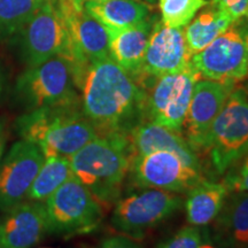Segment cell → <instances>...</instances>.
I'll list each match as a JSON object with an SVG mask.
<instances>
[{"mask_svg": "<svg viewBox=\"0 0 248 248\" xmlns=\"http://www.w3.org/2000/svg\"><path fill=\"white\" fill-rule=\"evenodd\" d=\"M21 30L23 57L29 68L38 66L55 55L74 61V46L58 0H44Z\"/></svg>", "mask_w": 248, "mask_h": 248, "instance_id": "5b68a950", "label": "cell"}, {"mask_svg": "<svg viewBox=\"0 0 248 248\" xmlns=\"http://www.w3.org/2000/svg\"><path fill=\"white\" fill-rule=\"evenodd\" d=\"M133 156L123 133L100 135L70 157L74 176L91 192L100 206L120 199Z\"/></svg>", "mask_w": 248, "mask_h": 248, "instance_id": "7a4b0ae2", "label": "cell"}, {"mask_svg": "<svg viewBox=\"0 0 248 248\" xmlns=\"http://www.w3.org/2000/svg\"><path fill=\"white\" fill-rule=\"evenodd\" d=\"M0 248H1V243H0Z\"/></svg>", "mask_w": 248, "mask_h": 248, "instance_id": "e575fe53", "label": "cell"}, {"mask_svg": "<svg viewBox=\"0 0 248 248\" xmlns=\"http://www.w3.org/2000/svg\"><path fill=\"white\" fill-rule=\"evenodd\" d=\"M5 144H6V136H5V129L2 123H0V159H1L2 152L5 150Z\"/></svg>", "mask_w": 248, "mask_h": 248, "instance_id": "f546056e", "label": "cell"}, {"mask_svg": "<svg viewBox=\"0 0 248 248\" xmlns=\"http://www.w3.org/2000/svg\"><path fill=\"white\" fill-rule=\"evenodd\" d=\"M224 183L229 191L248 192V154L228 170Z\"/></svg>", "mask_w": 248, "mask_h": 248, "instance_id": "4316f807", "label": "cell"}, {"mask_svg": "<svg viewBox=\"0 0 248 248\" xmlns=\"http://www.w3.org/2000/svg\"><path fill=\"white\" fill-rule=\"evenodd\" d=\"M132 181L141 188H156L172 193H186L203 179L202 171L183 162L166 151L133 155L130 162Z\"/></svg>", "mask_w": 248, "mask_h": 248, "instance_id": "8fae6325", "label": "cell"}, {"mask_svg": "<svg viewBox=\"0 0 248 248\" xmlns=\"http://www.w3.org/2000/svg\"><path fill=\"white\" fill-rule=\"evenodd\" d=\"M210 4L224 11L234 24L248 20V0H210Z\"/></svg>", "mask_w": 248, "mask_h": 248, "instance_id": "83f0119b", "label": "cell"}, {"mask_svg": "<svg viewBox=\"0 0 248 248\" xmlns=\"http://www.w3.org/2000/svg\"><path fill=\"white\" fill-rule=\"evenodd\" d=\"M153 24L151 18L123 29H106L111 60L133 79L139 75Z\"/></svg>", "mask_w": 248, "mask_h": 248, "instance_id": "ac0fdd59", "label": "cell"}, {"mask_svg": "<svg viewBox=\"0 0 248 248\" xmlns=\"http://www.w3.org/2000/svg\"><path fill=\"white\" fill-rule=\"evenodd\" d=\"M43 2L44 0H0V37L22 29Z\"/></svg>", "mask_w": 248, "mask_h": 248, "instance_id": "cb8c5ba5", "label": "cell"}, {"mask_svg": "<svg viewBox=\"0 0 248 248\" xmlns=\"http://www.w3.org/2000/svg\"><path fill=\"white\" fill-rule=\"evenodd\" d=\"M244 28V37H245V43H246V48H247V54H248V24H244L241 22Z\"/></svg>", "mask_w": 248, "mask_h": 248, "instance_id": "1f68e13d", "label": "cell"}, {"mask_svg": "<svg viewBox=\"0 0 248 248\" xmlns=\"http://www.w3.org/2000/svg\"><path fill=\"white\" fill-rule=\"evenodd\" d=\"M100 248H141L140 245L123 235H114L106 238L100 245Z\"/></svg>", "mask_w": 248, "mask_h": 248, "instance_id": "f1b7e54d", "label": "cell"}, {"mask_svg": "<svg viewBox=\"0 0 248 248\" xmlns=\"http://www.w3.org/2000/svg\"><path fill=\"white\" fill-rule=\"evenodd\" d=\"M190 64L191 54L184 30L156 21L152 28L141 70L135 80H139L142 86L151 79L187 69Z\"/></svg>", "mask_w": 248, "mask_h": 248, "instance_id": "7c38bea8", "label": "cell"}, {"mask_svg": "<svg viewBox=\"0 0 248 248\" xmlns=\"http://www.w3.org/2000/svg\"><path fill=\"white\" fill-rule=\"evenodd\" d=\"M233 24L232 18L224 11L210 4L209 8L203 9L185 27L184 36L191 58L207 47Z\"/></svg>", "mask_w": 248, "mask_h": 248, "instance_id": "7402d4cb", "label": "cell"}, {"mask_svg": "<svg viewBox=\"0 0 248 248\" xmlns=\"http://www.w3.org/2000/svg\"><path fill=\"white\" fill-rule=\"evenodd\" d=\"M48 233L74 234L94 229L101 206L75 176L63 183L46 200Z\"/></svg>", "mask_w": 248, "mask_h": 248, "instance_id": "52a82bcc", "label": "cell"}, {"mask_svg": "<svg viewBox=\"0 0 248 248\" xmlns=\"http://www.w3.org/2000/svg\"><path fill=\"white\" fill-rule=\"evenodd\" d=\"M75 0H58L59 6H69V5H75L74 4Z\"/></svg>", "mask_w": 248, "mask_h": 248, "instance_id": "d6a6232c", "label": "cell"}, {"mask_svg": "<svg viewBox=\"0 0 248 248\" xmlns=\"http://www.w3.org/2000/svg\"><path fill=\"white\" fill-rule=\"evenodd\" d=\"M16 94L28 110L79 105L73 66L62 55L24 71L17 79Z\"/></svg>", "mask_w": 248, "mask_h": 248, "instance_id": "3957f363", "label": "cell"}, {"mask_svg": "<svg viewBox=\"0 0 248 248\" xmlns=\"http://www.w3.org/2000/svg\"><path fill=\"white\" fill-rule=\"evenodd\" d=\"M200 79L192 66L153 80L146 94V119L164 128L182 132L194 84Z\"/></svg>", "mask_w": 248, "mask_h": 248, "instance_id": "30bf717a", "label": "cell"}, {"mask_svg": "<svg viewBox=\"0 0 248 248\" xmlns=\"http://www.w3.org/2000/svg\"><path fill=\"white\" fill-rule=\"evenodd\" d=\"M74 176L70 159L60 156L45 157L44 163L31 185L27 198L31 201H46L60 186Z\"/></svg>", "mask_w": 248, "mask_h": 248, "instance_id": "603a6c76", "label": "cell"}, {"mask_svg": "<svg viewBox=\"0 0 248 248\" xmlns=\"http://www.w3.org/2000/svg\"><path fill=\"white\" fill-rule=\"evenodd\" d=\"M207 152L217 175H224L248 154V94L233 89L216 117Z\"/></svg>", "mask_w": 248, "mask_h": 248, "instance_id": "277c9868", "label": "cell"}, {"mask_svg": "<svg viewBox=\"0 0 248 248\" xmlns=\"http://www.w3.org/2000/svg\"><path fill=\"white\" fill-rule=\"evenodd\" d=\"M59 5V4H58ZM69 31L75 57L73 69H79L89 62L110 58L106 28L91 16L84 7L76 5L59 6Z\"/></svg>", "mask_w": 248, "mask_h": 248, "instance_id": "9a60e30c", "label": "cell"}, {"mask_svg": "<svg viewBox=\"0 0 248 248\" xmlns=\"http://www.w3.org/2000/svg\"><path fill=\"white\" fill-rule=\"evenodd\" d=\"M191 66L200 78L233 84L246 78L248 54L243 24H233L202 51L192 55Z\"/></svg>", "mask_w": 248, "mask_h": 248, "instance_id": "9c48e42d", "label": "cell"}, {"mask_svg": "<svg viewBox=\"0 0 248 248\" xmlns=\"http://www.w3.org/2000/svg\"><path fill=\"white\" fill-rule=\"evenodd\" d=\"M82 111L100 135L129 136L146 119V92L111 58L89 62L74 74Z\"/></svg>", "mask_w": 248, "mask_h": 248, "instance_id": "6da1fadb", "label": "cell"}, {"mask_svg": "<svg viewBox=\"0 0 248 248\" xmlns=\"http://www.w3.org/2000/svg\"><path fill=\"white\" fill-rule=\"evenodd\" d=\"M216 240L221 246L248 248V192L232 191L216 218Z\"/></svg>", "mask_w": 248, "mask_h": 248, "instance_id": "d6986e66", "label": "cell"}, {"mask_svg": "<svg viewBox=\"0 0 248 248\" xmlns=\"http://www.w3.org/2000/svg\"><path fill=\"white\" fill-rule=\"evenodd\" d=\"M128 137L133 155L166 151L175 154L192 168L201 170L197 151L187 139L183 137L182 132L167 129L151 121H144L129 133Z\"/></svg>", "mask_w": 248, "mask_h": 248, "instance_id": "e0dca14e", "label": "cell"}, {"mask_svg": "<svg viewBox=\"0 0 248 248\" xmlns=\"http://www.w3.org/2000/svg\"><path fill=\"white\" fill-rule=\"evenodd\" d=\"M229 193L224 182H210L203 178L187 192L185 209L188 223L198 228L209 225L219 215Z\"/></svg>", "mask_w": 248, "mask_h": 248, "instance_id": "ffe728a7", "label": "cell"}, {"mask_svg": "<svg viewBox=\"0 0 248 248\" xmlns=\"http://www.w3.org/2000/svg\"><path fill=\"white\" fill-rule=\"evenodd\" d=\"M45 156L33 142L20 140L0 163V210L22 202L39 172Z\"/></svg>", "mask_w": 248, "mask_h": 248, "instance_id": "4fadbf2b", "label": "cell"}, {"mask_svg": "<svg viewBox=\"0 0 248 248\" xmlns=\"http://www.w3.org/2000/svg\"><path fill=\"white\" fill-rule=\"evenodd\" d=\"M85 1H89V0H75L74 1V4L76 6H78V7H83V5H84Z\"/></svg>", "mask_w": 248, "mask_h": 248, "instance_id": "836d02e7", "label": "cell"}, {"mask_svg": "<svg viewBox=\"0 0 248 248\" xmlns=\"http://www.w3.org/2000/svg\"><path fill=\"white\" fill-rule=\"evenodd\" d=\"M208 5L207 0H159L161 22L167 27L183 29L201 8Z\"/></svg>", "mask_w": 248, "mask_h": 248, "instance_id": "d4e9b609", "label": "cell"}, {"mask_svg": "<svg viewBox=\"0 0 248 248\" xmlns=\"http://www.w3.org/2000/svg\"><path fill=\"white\" fill-rule=\"evenodd\" d=\"M48 233L46 207L39 201H22L0 219L1 248H31Z\"/></svg>", "mask_w": 248, "mask_h": 248, "instance_id": "2e32d148", "label": "cell"}, {"mask_svg": "<svg viewBox=\"0 0 248 248\" xmlns=\"http://www.w3.org/2000/svg\"><path fill=\"white\" fill-rule=\"evenodd\" d=\"M203 233L198 226H184L157 248H199Z\"/></svg>", "mask_w": 248, "mask_h": 248, "instance_id": "484cf974", "label": "cell"}, {"mask_svg": "<svg viewBox=\"0 0 248 248\" xmlns=\"http://www.w3.org/2000/svg\"><path fill=\"white\" fill-rule=\"evenodd\" d=\"M83 7L106 29H123L150 18V7L139 0H89Z\"/></svg>", "mask_w": 248, "mask_h": 248, "instance_id": "44dd1931", "label": "cell"}, {"mask_svg": "<svg viewBox=\"0 0 248 248\" xmlns=\"http://www.w3.org/2000/svg\"><path fill=\"white\" fill-rule=\"evenodd\" d=\"M98 136L97 130L83 114L79 105L45 107L37 146L45 157L70 159Z\"/></svg>", "mask_w": 248, "mask_h": 248, "instance_id": "ba28073f", "label": "cell"}, {"mask_svg": "<svg viewBox=\"0 0 248 248\" xmlns=\"http://www.w3.org/2000/svg\"><path fill=\"white\" fill-rule=\"evenodd\" d=\"M233 89V83L210 79H199L194 84L183 129L195 151L207 150L213 124Z\"/></svg>", "mask_w": 248, "mask_h": 248, "instance_id": "5bb4252c", "label": "cell"}, {"mask_svg": "<svg viewBox=\"0 0 248 248\" xmlns=\"http://www.w3.org/2000/svg\"><path fill=\"white\" fill-rule=\"evenodd\" d=\"M199 248H218V247H217L213 241H210L209 238L206 235V240L202 239V243L200 244Z\"/></svg>", "mask_w": 248, "mask_h": 248, "instance_id": "4dcf8cb0", "label": "cell"}, {"mask_svg": "<svg viewBox=\"0 0 248 248\" xmlns=\"http://www.w3.org/2000/svg\"><path fill=\"white\" fill-rule=\"evenodd\" d=\"M183 199L177 193L144 188L116 201L111 225L130 238L140 239L148 230L181 209Z\"/></svg>", "mask_w": 248, "mask_h": 248, "instance_id": "8992f818", "label": "cell"}]
</instances>
